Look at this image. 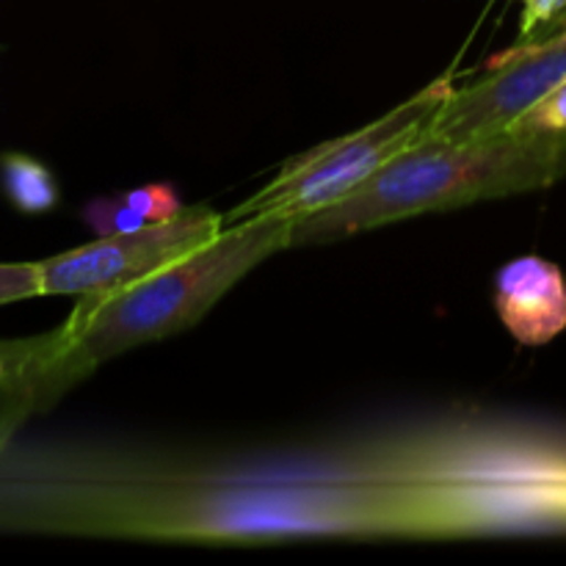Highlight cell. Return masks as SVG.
Segmentation results:
<instances>
[{
    "mask_svg": "<svg viewBox=\"0 0 566 566\" xmlns=\"http://www.w3.org/2000/svg\"><path fill=\"white\" fill-rule=\"evenodd\" d=\"M64 352V326L25 340H0V457L31 415L50 409L70 390Z\"/></svg>",
    "mask_w": 566,
    "mask_h": 566,
    "instance_id": "cell-6",
    "label": "cell"
},
{
    "mask_svg": "<svg viewBox=\"0 0 566 566\" xmlns=\"http://www.w3.org/2000/svg\"><path fill=\"white\" fill-rule=\"evenodd\" d=\"M453 88H457L453 75L446 72L426 88H420L418 94H412L407 103L387 111L370 125L359 127L348 136L318 144L298 158L287 160L280 175L263 191L249 197L247 202H241L224 216V227L238 224L243 219H254V216L302 219V216L352 197L381 166H387L396 155L420 142L431 116L451 97Z\"/></svg>",
    "mask_w": 566,
    "mask_h": 566,
    "instance_id": "cell-3",
    "label": "cell"
},
{
    "mask_svg": "<svg viewBox=\"0 0 566 566\" xmlns=\"http://www.w3.org/2000/svg\"><path fill=\"white\" fill-rule=\"evenodd\" d=\"M44 296L42 265L39 263H0V304L25 302Z\"/></svg>",
    "mask_w": 566,
    "mask_h": 566,
    "instance_id": "cell-12",
    "label": "cell"
},
{
    "mask_svg": "<svg viewBox=\"0 0 566 566\" xmlns=\"http://www.w3.org/2000/svg\"><path fill=\"white\" fill-rule=\"evenodd\" d=\"M287 216H254L224 227L197 252L105 293H83L64 321V376L72 387L119 354L197 326L227 291L282 249H293Z\"/></svg>",
    "mask_w": 566,
    "mask_h": 566,
    "instance_id": "cell-2",
    "label": "cell"
},
{
    "mask_svg": "<svg viewBox=\"0 0 566 566\" xmlns=\"http://www.w3.org/2000/svg\"><path fill=\"white\" fill-rule=\"evenodd\" d=\"M486 70L484 81L453 88L420 142L459 144L506 133L566 77V36L556 31L523 39L517 48L495 55Z\"/></svg>",
    "mask_w": 566,
    "mask_h": 566,
    "instance_id": "cell-4",
    "label": "cell"
},
{
    "mask_svg": "<svg viewBox=\"0 0 566 566\" xmlns=\"http://www.w3.org/2000/svg\"><path fill=\"white\" fill-rule=\"evenodd\" d=\"M564 177L566 133L506 130L459 144L418 142L381 166L352 197L296 219L293 247L340 241L481 199L542 191Z\"/></svg>",
    "mask_w": 566,
    "mask_h": 566,
    "instance_id": "cell-1",
    "label": "cell"
},
{
    "mask_svg": "<svg viewBox=\"0 0 566 566\" xmlns=\"http://www.w3.org/2000/svg\"><path fill=\"white\" fill-rule=\"evenodd\" d=\"M0 175H3L6 193L22 213H48L59 202V186L48 166L28 155H6L0 164Z\"/></svg>",
    "mask_w": 566,
    "mask_h": 566,
    "instance_id": "cell-8",
    "label": "cell"
},
{
    "mask_svg": "<svg viewBox=\"0 0 566 566\" xmlns=\"http://www.w3.org/2000/svg\"><path fill=\"white\" fill-rule=\"evenodd\" d=\"M556 25H558V31H562L564 36H566V11H564L562 17H558V22H556Z\"/></svg>",
    "mask_w": 566,
    "mask_h": 566,
    "instance_id": "cell-14",
    "label": "cell"
},
{
    "mask_svg": "<svg viewBox=\"0 0 566 566\" xmlns=\"http://www.w3.org/2000/svg\"><path fill=\"white\" fill-rule=\"evenodd\" d=\"M224 230V216L210 208H186L177 219L142 230L105 235L86 247L42 260L44 296H83L119 291L175 260L197 252Z\"/></svg>",
    "mask_w": 566,
    "mask_h": 566,
    "instance_id": "cell-5",
    "label": "cell"
},
{
    "mask_svg": "<svg viewBox=\"0 0 566 566\" xmlns=\"http://www.w3.org/2000/svg\"><path fill=\"white\" fill-rule=\"evenodd\" d=\"M83 221L94 230V235H119V232H133L147 227L149 221L144 219L138 210H133L127 205V199L122 193L116 197H97L83 208Z\"/></svg>",
    "mask_w": 566,
    "mask_h": 566,
    "instance_id": "cell-9",
    "label": "cell"
},
{
    "mask_svg": "<svg viewBox=\"0 0 566 566\" xmlns=\"http://www.w3.org/2000/svg\"><path fill=\"white\" fill-rule=\"evenodd\" d=\"M122 197L127 199L133 210L144 216L149 224H160V221H171L186 210V205L180 202L177 191L166 182H153V186L133 188V191H125Z\"/></svg>",
    "mask_w": 566,
    "mask_h": 566,
    "instance_id": "cell-10",
    "label": "cell"
},
{
    "mask_svg": "<svg viewBox=\"0 0 566 566\" xmlns=\"http://www.w3.org/2000/svg\"><path fill=\"white\" fill-rule=\"evenodd\" d=\"M523 39L536 36V31L545 25H556L566 11V0H523Z\"/></svg>",
    "mask_w": 566,
    "mask_h": 566,
    "instance_id": "cell-13",
    "label": "cell"
},
{
    "mask_svg": "<svg viewBox=\"0 0 566 566\" xmlns=\"http://www.w3.org/2000/svg\"><path fill=\"white\" fill-rule=\"evenodd\" d=\"M501 324L523 346H545L566 329V276L536 254L512 260L495 276Z\"/></svg>",
    "mask_w": 566,
    "mask_h": 566,
    "instance_id": "cell-7",
    "label": "cell"
},
{
    "mask_svg": "<svg viewBox=\"0 0 566 566\" xmlns=\"http://www.w3.org/2000/svg\"><path fill=\"white\" fill-rule=\"evenodd\" d=\"M509 130L517 133H566V77L551 94L525 111Z\"/></svg>",
    "mask_w": 566,
    "mask_h": 566,
    "instance_id": "cell-11",
    "label": "cell"
}]
</instances>
